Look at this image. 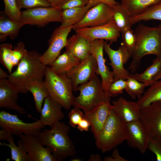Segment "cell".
Listing matches in <instances>:
<instances>
[{
    "instance_id": "obj_34",
    "label": "cell",
    "mask_w": 161,
    "mask_h": 161,
    "mask_svg": "<svg viewBox=\"0 0 161 161\" xmlns=\"http://www.w3.org/2000/svg\"><path fill=\"white\" fill-rule=\"evenodd\" d=\"M13 50L12 45L8 43L0 45V62L7 69L9 74L12 73L13 66L12 61V54Z\"/></svg>"
},
{
    "instance_id": "obj_26",
    "label": "cell",
    "mask_w": 161,
    "mask_h": 161,
    "mask_svg": "<svg viewBox=\"0 0 161 161\" xmlns=\"http://www.w3.org/2000/svg\"><path fill=\"white\" fill-rule=\"evenodd\" d=\"M136 102L140 109L161 101V79L155 81Z\"/></svg>"
},
{
    "instance_id": "obj_39",
    "label": "cell",
    "mask_w": 161,
    "mask_h": 161,
    "mask_svg": "<svg viewBox=\"0 0 161 161\" xmlns=\"http://www.w3.org/2000/svg\"><path fill=\"white\" fill-rule=\"evenodd\" d=\"M27 51L25 48L24 44L19 42L14 47L12 54V61L13 66H17L20 61L26 54Z\"/></svg>"
},
{
    "instance_id": "obj_53",
    "label": "cell",
    "mask_w": 161,
    "mask_h": 161,
    "mask_svg": "<svg viewBox=\"0 0 161 161\" xmlns=\"http://www.w3.org/2000/svg\"><path fill=\"white\" fill-rule=\"evenodd\" d=\"M159 57L160 58V59L161 60V55Z\"/></svg>"
},
{
    "instance_id": "obj_2",
    "label": "cell",
    "mask_w": 161,
    "mask_h": 161,
    "mask_svg": "<svg viewBox=\"0 0 161 161\" xmlns=\"http://www.w3.org/2000/svg\"><path fill=\"white\" fill-rule=\"evenodd\" d=\"M69 126L58 121L50 129H43L36 136L43 146L50 149L57 161L76 154L75 146L69 136Z\"/></svg>"
},
{
    "instance_id": "obj_48",
    "label": "cell",
    "mask_w": 161,
    "mask_h": 161,
    "mask_svg": "<svg viewBox=\"0 0 161 161\" xmlns=\"http://www.w3.org/2000/svg\"><path fill=\"white\" fill-rule=\"evenodd\" d=\"M49 2L52 7H56L59 4L62 0H46Z\"/></svg>"
},
{
    "instance_id": "obj_44",
    "label": "cell",
    "mask_w": 161,
    "mask_h": 161,
    "mask_svg": "<svg viewBox=\"0 0 161 161\" xmlns=\"http://www.w3.org/2000/svg\"><path fill=\"white\" fill-rule=\"evenodd\" d=\"M100 3L106 4L112 8L114 7L119 3L114 0H89L87 5L92 8Z\"/></svg>"
},
{
    "instance_id": "obj_8",
    "label": "cell",
    "mask_w": 161,
    "mask_h": 161,
    "mask_svg": "<svg viewBox=\"0 0 161 161\" xmlns=\"http://www.w3.org/2000/svg\"><path fill=\"white\" fill-rule=\"evenodd\" d=\"M62 11L52 7H38L21 12V21L29 24L43 27L50 22H61Z\"/></svg>"
},
{
    "instance_id": "obj_30",
    "label": "cell",
    "mask_w": 161,
    "mask_h": 161,
    "mask_svg": "<svg viewBox=\"0 0 161 161\" xmlns=\"http://www.w3.org/2000/svg\"><path fill=\"white\" fill-rule=\"evenodd\" d=\"M161 67V60L157 56L153 60L152 64L142 73L134 74V78L138 81L147 83L149 86L154 82V78Z\"/></svg>"
},
{
    "instance_id": "obj_29",
    "label": "cell",
    "mask_w": 161,
    "mask_h": 161,
    "mask_svg": "<svg viewBox=\"0 0 161 161\" xmlns=\"http://www.w3.org/2000/svg\"><path fill=\"white\" fill-rule=\"evenodd\" d=\"M13 135L7 140L8 143H0L1 145L5 146L10 149L11 159L15 161H30L29 157L25 149L21 140L19 139L16 145Z\"/></svg>"
},
{
    "instance_id": "obj_36",
    "label": "cell",
    "mask_w": 161,
    "mask_h": 161,
    "mask_svg": "<svg viewBox=\"0 0 161 161\" xmlns=\"http://www.w3.org/2000/svg\"><path fill=\"white\" fill-rule=\"evenodd\" d=\"M4 5L3 13L10 19L21 21V12L18 7L16 0H3Z\"/></svg>"
},
{
    "instance_id": "obj_28",
    "label": "cell",
    "mask_w": 161,
    "mask_h": 161,
    "mask_svg": "<svg viewBox=\"0 0 161 161\" xmlns=\"http://www.w3.org/2000/svg\"><path fill=\"white\" fill-rule=\"evenodd\" d=\"M27 90L33 95L36 110L40 113L44 100L49 95L44 80H38L31 82L27 86Z\"/></svg>"
},
{
    "instance_id": "obj_18",
    "label": "cell",
    "mask_w": 161,
    "mask_h": 161,
    "mask_svg": "<svg viewBox=\"0 0 161 161\" xmlns=\"http://www.w3.org/2000/svg\"><path fill=\"white\" fill-rule=\"evenodd\" d=\"M19 91L7 79H0V107L13 110L21 114L26 113L17 103Z\"/></svg>"
},
{
    "instance_id": "obj_23",
    "label": "cell",
    "mask_w": 161,
    "mask_h": 161,
    "mask_svg": "<svg viewBox=\"0 0 161 161\" xmlns=\"http://www.w3.org/2000/svg\"><path fill=\"white\" fill-rule=\"evenodd\" d=\"M0 17V41L2 42L6 40L8 36L12 40L18 35L21 28L24 24L21 21L13 20L1 12Z\"/></svg>"
},
{
    "instance_id": "obj_32",
    "label": "cell",
    "mask_w": 161,
    "mask_h": 161,
    "mask_svg": "<svg viewBox=\"0 0 161 161\" xmlns=\"http://www.w3.org/2000/svg\"><path fill=\"white\" fill-rule=\"evenodd\" d=\"M154 20L161 21V1L151 6L142 14L130 18L132 25L142 21Z\"/></svg>"
},
{
    "instance_id": "obj_38",
    "label": "cell",
    "mask_w": 161,
    "mask_h": 161,
    "mask_svg": "<svg viewBox=\"0 0 161 161\" xmlns=\"http://www.w3.org/2000/svg\"><path fill=\"white\" fill-rule=\"evenodd\" d=\"M126 86V80L120 79L110 84L107 93L111 97L117 96L123 93Z\"/></svg>"
},
{
    "instance_id": "obj_52",
    "label": "cell",
    "mask_w": 161,
    "mask_h": 161,
    "mask_svg": "<svg viewBox=\"0 0 161 161\" xmlns=\"http://www.w3.org/2000/svg\"><path fill=\"white\" fill-rule=\"evenodd\" d=\"M81 160L79 158H74L71 160V161H81Z\"/></svg>"
},
{
    "instance_id": "obj_46",
    "label": "cell",
    "mask_w": 161,
    "mask_h": 161,
    "mask_svg": "<svg viewBox=\"0 0 161 161\" xmlns=\"http://www.w3.org/2000/svg\"><path fill=\"white\" fill-rule=\"evenodd\" d=\"M12 135L7 131L2 129L0 130V140H7L9 137Z\"/></svg>"
},
{
    "instance_id": "obj_33",
    "label": "cell",
    "mask_w": 161,
    "mask_h": 161,
    "mask_svg": "<svg viewBox=\"0 0 161 161\" xmlns=\"http://www.w3.org/2000/svg\"><path fill=\"white\" fill-rule=\"evenodd\" d=\"M126 81V86L125 90L133 99L140 98L144 92L145 88L149 86L147 83L138 81L134 76L128 78Z\"/></svg>"
},
{
    "instance_id": "obj_12",
    "label": "cell",
    "mask_w": 161,
    "mask_h": 161,
    "mask_svg": "<svg viewBox=\"0 0 161 161\" xmlns=\"http://www.w3.org/2000/svg\"><path fill=\"white\" fill-rule=\"evenodd\" d=\"M113 8L108 4L99 3L91 8L83 18L73 25L75 30L86 27H93L106 24L113 20Z\"/></svg>"
},
{
    "instance_id": "obj_49",
    "label": "cell",
    "mask_w": 161,
    "mask_h": 161,
    "mask_svg": "<svg viewBox=\"0 0 161 161\" xmlns=\"http://www.w3.org/2000/svg\"><path fill=\"white\" fill-rule=\"evenodd\" d=\"M9 75L1 68H0V79H7Z\"/></svg>"
},
{
    "instance_id": "obj_20",
    "label": "cell",
    "mask_w": 161,
    "mask_h": 161,
    "mask_svg": "<svg viewBox=\"0 0 161 161\" xmlns=\"http://www.w3.org/2000/svg\"><path fill=\"white\" fill-rule=\"evenodd\" d=\"M112 111V106L109 101L100 105L90 112L84 113V117L90 122L91 131L95 138L102 129Z\"/></svg>"
},
{
    "instance_id": "obj_19",
    "label": "cell",
    "mask_w": 161,
    "mask_h": 161,
    "mask_svg": "<svg viewBox=\"0 0 161 161\" xmlns=\"http://www.w3.org/2000/svg\"><path fill=\"white\" fill-rule=\"evenodd\" d=\"M113 111L126 123L140 119V109L137 102L120 97L112 103Z\"/></svg>"
},
{
    "instance_id": "obj_43",
    "label": "cell",
    "mask_w": 161,
    "mask_h": 161,
    "mask_svg": "<svg viewBox=\"0 0 161 161\" xmlns=\"http://www.w3.org/2000/svg\"><path fill=\"white\" fill-rule=\"evenodd\" d=\"M104 161H128V160L122 157L119 154L118 149L116 148L113 149L111 156L105 157Z\"/></svg>"
},
{
    "instance_id": "obj_1",
    "label": "cell",
    "mask_w": 161,
    "mask_h": 161,
    "mask_svg": "<svg viewBox=\"0 0 161 161\" xmlns=\"http://www.w3.org/2000/svg\"><path fill=\"white\" fill-rule=\"evenodd\" d=\"M41 55L35 51H27L16 70L9 75L8 80L20 93H28L27 87L31 82L43 80L46 66L40 60Z\"/></svg>"
},
{
    "instance_id": "obj_40",
    "label": "cell",
    "mask_w": 161,
    "mask_h": 161,
    "mask_svg": "<svg viewBox=\"0 0 161 161\" xmlns=\"http://www.w3.org/2000/svg\"><path fill=\"white\" fill-rule=\"evenodd\" d=\"M89 0H62L56 7L62 11L67 9L86 5Z\"/></svg>"
},
{
    "instance_id": "obj_4",
    "label": "cell",
    "mask_w": 161,
    "mask_h": 161,
    "mask_svg": "<svg viewBox=\"0 0 161 161\" xmlns=\"http://www.w3.org/2000/svg\"><path fill=\"white\" fill-rule=\"evenodd\" d=\"M79 95L74 97L72 106L84 113L92 111L103 103L110 101V97L103 89L101 79L95 74L87 82L79 85Z\"/></svg>"
},
{
    "instance_id": "obj_14",
    "label": "cell",
    "mask_w": 161,
    "mask_h": 161,
    "mask_svg": "<svg viewBox=\"0 0 161 161\" xmlns=\"http://www.w3.org/2000/svg\"><path fill=\"white\" fill-rule=\"evenodd\" d=\"M97 70L96 60L91 55L67 72L66 74L71 80L73 91H77L79 85L92 78L96 74Z\"/></svg>"
},
{
    "instance_id": "obj_5",
    "label": "cell",
    "mask_w": 161,
    "mask_h": 161,
    "mask_svg": "<svg viewBox=\"0 0 161 161\" xmlns=\"http://www.w3.org/2000/svg\"><path fill=\"white\" fill-rule=\"evenodd\" d=\"M95 138L98 149L103 153L109 151L126 140V123L112 110L102 129Z\"/></svg>"
},
{
    "instance_id": "obj_17",
    "label": "cell",
    "mask_w": 161,
    "mask_h": 161,
    "mask_svg": "<svg viewBox=\"0 0 161 161\" xmlns=\"http://www.w3.org/2000/svg\"><path fill=\"white\" fill-rule=\"evenodd\" d=\"M127 143L130 147L138 149L142 154L148 149L150 138L140 119L126 123Z\"/></svg>"
},
{
    "instance_id": "obj_22",
    "label": "cell",
    "mask_w": 161,
    "mask_h": 161,
    "mask_svg": "<svg viewBox=\"0 0 161 161\" xmlns=\"http://www.w3.org/2000/svg\"><path fill=\"white\" fill-rule=\"evenodd\" d=\"M66 50L82 61L91 54V43L81 35L75 34L68 39Z\"/></svg>"
},
{
    "instance_id": "obj_15",
    "label": "cell",
    "mask_w": 161,
    "mask_h": 161,
    "mask_svg": "<svg viewBox=\"0 0 161 161\" xmlns=\"http://www.w3.org/2000/svg\"><path fill=\"white\" fill-rule=\"evenodd\" d=\"M104 42L103 39H96L91 42V52L97 62L96 74L100 76L103 89L107 93L109 85L114 81V75L105 64L106 59L103 57Z\"/></svg>"
},
{
    "instance_id": "obj_6",
    "label": "cell",
    "mask_w": 161,
    "mask_h": 161,
    "mask_svg": "<svg viewBox=\"0 0 161 161\" xmlns=\"http://www.w3.org/2000/svg\"><path fill=\"white\" fill-rule=\"evenodd\" d=\"M44 80L49 95L66 110L72 106L73 88L71 79L66 74H58L46 66Z\"/></svg>"
},
{
    "instance_id": "obj_27",
    "label": "cell",
    "mask_w": 161,
    "mask_h": 161,
    "mask_svg": "<svg viewBox=\"0 0 161 161\" xmlns=\"http://www.w3.org/2000/svg\"><path fill=\"white\" fill-rule=\"evenodd\" d=\"M91 8L90 6L87 5L62 11L61 26L64 27L74 25L83 18Z\"/></svg>"
},
{
    "instance_id": "obj_51",
    "label": "cell",
    "mask_w": 161,
    "mask_h": 161,
    "mask_svg": "<svg viewBox=\"0 0 161 161\" xmlns=\"http://www.w3.org/2000/svg\"><path fill=\"white\" fill-rule=\"evenodd\" d=\"M158 27L159 28V34L161 41V24L159 25Z\"/></svg>"
},
{
    "instance_id": "obj_41",
    "label": "cell",
    "mask_w": 161,
    "mask_h": 161,
    "mask_svg": "<svg viewBox=\"0 0 161 161\" xmlns=\"http://www.w3.org/2000/svg\"><path fill=\"white\" fill-rule=\"evenodd\" d=\"M84 114L77 107H74L69 113L68 116L69 125L72 127L75 128L84 117Z\"/></svg>"
},
{
    "instance_id": "obj_11",
    "label": "cell",
    "mask_w": 161,
    "mask_h": 161,
    "mask_svg": "<svg viewBox=\"0 0 161 161\" xmlns=\"http://www.w3.org/2000/svg\"><path fill=\"white\" fill-rule=\"evenodd\" d=\"M140 120L150 139L155 138L161 141V101L140 109Z\"/></svg>"
},
{
    "instance_id": "obj_45",
    "label": "cell",
    "mask_w": 161,
    "mask_h": 161,
    "mask_svg": "<svg viewBox=\"0 0 161 161\" xmlns=\"http://www.w3.org/2000/svg\"><path fill=\"white\" fill-rule=\"evenodd\" d=\"M90 126V122L87 119L84 117L78 123L77 128L81 131H88Z\"/></svg>"
},
{
    "instance_id": "obj_16",
    "label": "cell",
    "mask_w": 161,
    "mask_h": 161,
    "mask_svg": "<svg viewBox=\"0 0 161 161\" xmlns=\"http://www.w3.org/2000/svg\"><path fill=\"white\" fill-rule=\"evenodd\" d=\"M23 143L30 161H57L50 149L44 147L36 135L22 134L18 136Z\"/></svg>"
},
{
    "instance_id": "obj_3",
    "label": "cell",
    "mask_w": 161,
    "mask_h": 161,
    "mask_svg": "<svg viewBox=\"0 0 161 161\" xmlns=\"http://www.w3.org/2000/svg\"><path fill=\"white\" fill-rule=\"evenodd\" d=\"M136 45L131 55L129 69L135 72L140 66L142 58L148 55H161V41L158 27H151L140 24L135 29Z\"/></svg>"
},
{
    "instance_id": "obj_24",
    "label": "cell",
    "mask_w": 161,
    "mask_h": 161,
    "mask_svg": "<svg viewBox=\"0 0 161 161\" xmlns=\"http://www.w3.org/2000/svg\"><path fill=\"white\" fill-rule=\"evenodd\" d=\"M81 61L69 51H66L60 55L49 66L52 70L58 74H66L78 64Z\"/></svg>"
},
{
    "instance_id": "obj_21",
    "label": "cell",
    "mask_w": 161,
    "mask_h": 161,
    "mask_svg": "<svg viewBox=\"0 0 161 161\" xmlns=\"http://www.w3.org/2000/svg\"><path fill=\"white\" fill-rule=\"evenodd\" d=\"M62 107L49 95L44 100L39 120L44 126L52 127L64 118Z\"/></svg>"
},
{
    "instance_id": "obj_37",
    "label": "cell",
    "mask_w": 161,
    "mask_h": 161,
    "mask_svg": "<svg viewBox=\"0 0 161 161\" xmlns=\"http://www.w3.org/2000/svg\"><path fill=\"white\" fill-rule=\"evenodd\" d=\"M18 8L26 9L38 7H52L46 0H16Z\"/></svg>"
},
{
    "instance_id": "obj_31",
    "label": "cell",
    "mask_w": 161,
    "mask_h": 161,
    "mask_svg": "<svg viewBox=\"0 0 161 161\" xmlns=\"http://www.w3.org/2000/svg\"><path fill=\"white\" fill-rule=\"evenodd\" d=\"M130 17L119 3L113 8V20L120 32L127 28H131L132 24L130 20Z\"/></svg>"
},
{
    "instance_id": "obj_13",
    "label": "cell",
    "mask_w": 161,
    "mask_h": 161,
    "mask_svg": "<svg viewBox=\"0 0 161 161\" xmlns=\"http://www.w3.org/2000/svg\"><path fill=\"white\" fill-rule=\"evenodd\" d=\"M76 34L81 35L91 43L96 39H103L110 44L116 42L120 32L113 20L102 25L86 27L75 30Z\"/></svg>"
},
{
    "instance_id": "obj_42",
    "label": "cell",
    "mask_w": 161,
    "mask_h": 161,
    "mask_svg": "<svg viewBox=\"0 0 161 161\" xmlns=\"http://www.w3.org/2000/svg\"><path fill=\"white\" fill-rule=\"evenodd\" d=\"M148 149L153 152L156 156L157 161H161V141L155 139L149 140Z\"/></svg>"
},
{
    "instance_id": "obj_25",
    "label": "cell",
    "mask_w": 161,
    "mask_h": 161,
    "mask_svg": "<svg viewBox=\"0 0 161 161\" xmlns=\"http://www.w3.org/2000/svg\"><path fill=\"white\" fill-rule=\"evenodd\" d=\"M120 4L130 18L140 15L161 0H120Z\"/></svg>"
},
{
    "instance_id": "obj_9",
    "label": "cell",
    "mask_w": 161,
    "mask_h": 161,
    "mask_svg": "<svg viewBox=\"0 0 161 161\" xmlns=\"http://www.w3.org/2000/svg\"><path fill=\"white\" fill-rule=\"evenodd\" d=\"M73 26L56 28L49 39L47 49L40 57L41 62L46 66H50L60 55L62 49L66 46L67 37Z\"/></svg>"
},
{
    "instance_id": "obj_10",
    "label": "cell",
    "mask_w": 161,
    "mask_h": 161,
    "mask_svg": "<svg viewBox=\"0 0 161 161\" xmlns=\"http://www.w3.org/2000/svg\"><path fill=\"white\" fill-rule=\"evenodd\" d=\"M110 44L105 41L104 50L110 61L108 64L112 69L114 81L120 79L126 80L133 76L134 74L131 73L124 67V65L131 57L129 52L122 45L118 47L117 49L115 50L111 48Z\"/></svg>"
},
{
    "instance_id": "obj_50",
    "label": "cell",
    "mask_w": 161,
    "mask_h": 161,
    "mask_svg": "<svg viewBox=\"0 0 161 161\" xmlns=\"http://www.w3.org/2000/svg\"><path fill=\"white\" fill-rule=\"evenodd\" d=\"M160 79H161V67L158 72L154 77L153 80L154 81Z\"/></svg>"
},
{
    "instance_id": "obj_7",
    "label": "cell",
    "mask_w": 161,
    "mask_h": 161,
    "mask_svg": "<svg viewBox=\"0 0 161 161\" xmlns=\"http://www.w3.org/2000/svg\"><path fill=\"white\" fill-rule=\"evenodd\" d=\"M45 126L40 120L27 123L20 119L16 114H12L4 110L0 112V127L12 135L37 136Z\"/></svg>"
},
{
    "instance_id": "obj_35",
    "label": "cell",
    "mask_w": 161,
    "mask_h": 161,
    "mask_svg": "<svg viewBox=\"0 0 161 161\" xmlns=\"http://www.w3.org/2000/svg\"><path fill=\"white\" fill-rule=\"evenodd\" d=\"M121 33L123 41L122 45L126 48L131 57L137 43L136 37L134 32L131 29V28H129L126 29Z\"/></svg>"
},
{
    "instance_id": "obj_47",
    "label": "cell",
    "mask_w": 161,
    "mask_h": 161,
    "mask_svg": "<svg viewBox=\"0 0 161 161\" xmlns=\"http://www.w3.org/2000/svg\"><path fill=\"white\" fill-rule=\"evenodd\" d=\"M101 160L102 158L100 155L96 154H90L88 159V161H101Z\"/></svg>"
}]
</instances>
